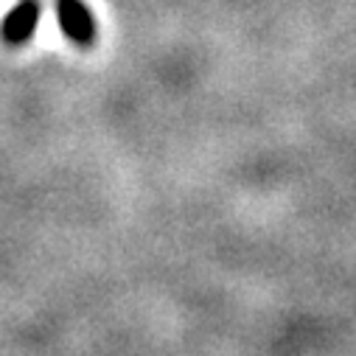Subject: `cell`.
<instances>
[{
	"mask_svg": "<svg viewBox=\"0 0 356 356\" xmlns=\"http://www.w3.org/2000/svg\"><path fill=\"white\" fill-rule=\"evenodd\" d=\"M42 3L40 0H20L17 6L9 9V15L0 20V37L9 45H26L31 42L37 26H40Z\"/></svg>",
	"mask_w": 356,
	"mask_h": 356,
	"instance_id": "2",
	"label": "cell"
},
{
	"mask_svg": "<svg viewBox=\"0 0 356 356\" xmlns=\"http://www.w3.org/2000/svg\"><path fill=\"white\" fill-rule=\"evenodd\" d=\"M54 6H56L59 29L70 42H76L81 48L96 42L99 26H96V17L84 0H54Z\"/></svg>",
	"mask_w": 356,
	"mask_h": 356,
	"instance_id": "1",
	"label": "cell"
}]
</instances>
